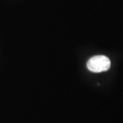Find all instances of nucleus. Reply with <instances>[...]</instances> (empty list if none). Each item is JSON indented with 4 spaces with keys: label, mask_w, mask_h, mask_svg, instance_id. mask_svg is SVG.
I'll return each mask as SVG.
<instances>
[{
    "label": "nucleus",
    "mask_w": 123,
    "mask_h": 123,
    "mask_svg": "<svg viewBox=\"0 0 123 123\" xmlns=\"http://www.w3.org/2000/svg\"><path fill=\"white\" fill-rule=\"evenodd\" d=\"M111 66L110 59L104 55L91 57L87 63L88 70L93 73H101L109 70Z\"/></svg>",
    "instance_id": "1"
}]
</instances>
